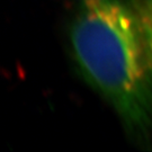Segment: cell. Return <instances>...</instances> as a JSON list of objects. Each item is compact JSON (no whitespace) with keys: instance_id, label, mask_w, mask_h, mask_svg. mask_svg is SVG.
<instances>
[{"instance_id":"obj_1","label":"cell","mask_w":152,"mask_h":152,"mask_svg":"<svg viewBox=\"0 0 152 152\" xmlns=\"http://www.w3.org/2000/svg\"><path fill=\"white\" fill-rule=\"evenodd\" d=\"M82 76L130 129L152 126V0H81L71 26Z\"/></svg>"}]
</instances>
